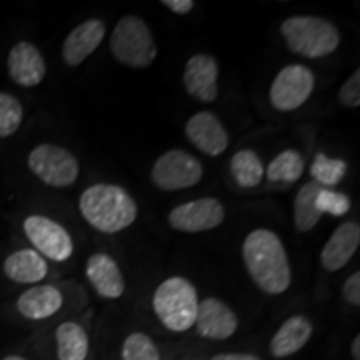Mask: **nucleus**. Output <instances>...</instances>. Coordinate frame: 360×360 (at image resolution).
I'll return each mask as SVG.
<instances>
[{"label":"nucleus","instance_id":"f257e3e1","mask_svg":"<svg viewBox=\"0 0 360 360\" xmlns=\"http://www.w3.org/2000/svg\"><path fill=\"white\" fill-rule=\"evenodd\" d=\"M242 259L252 281L269 295H281L290 287L292 269L281 237L269 229H255L242 244Z\"/></svg>","mask_w":360,"mask_h":360},{"label":"nucleus","instance_id":"f03ea898","mask_svg":"<svg viewBox=\"0 0 360 360\" xmlns=\"http://www.w3.org/2000/svg\"><path fill=\"white\" fill-rule=\"evenodd\" d=\"M79 210L90 227L102 233H117L137 220L139 209L134 197L117 184H94L79 199Z\"/></svg>","mask_w":360,"mask_h":360},{"label":"nucleus","instance_id":"7ed1b4c3","mask_svg":"<svg viewBox=\"0 0 360 360\" xmlns=\"http://www.w3.org/2000/svg\"><path fill=\"white\" fill-rule=\"evenodd\" d=\"M287 49L305 58L332 56L340 45V30L330 20L317 15H292L281 25Z\"/></svg>","mask_w":360,"mask_h":360},{"label":"nucleus","instance_id":"20e7f679","mask_svg":"<svg viewBox=\"0 0 360 360\" xmlns=\"http://www.w3.org/2000/svg\"><path fill=\"white\" fill-rule=\"evenodd\" d=\"M199 294L186 277H169L157 287L152 307L162 326L172 332H187L195 326Z\"/></svg>","mask_w":360,"mask_h":360},{"label":"nucleus","instance_id":"39448f33","mask_svg":"<svg viewBox=\"0 0 360 360\" xmlns=\"http://www.w3.org/2000/svg\"><path fill=\"white\" fill-rule=\"evenodd\" d=\"M110 52L119 64L130 69H146L157 58V44L147 22L125 15L110 35Z\"/></svg>","mask_w":360,"mask_h":360},{"label":"nucleus","instance_id":"423d86ee","mask_svg":"<svg viewBox=\"0 0 360 360\" xmlns=\"http://www.w3.org/2000/svg\"><path fill=\"white\" fill-rule=\"evenodd\" d=\"M27 165L40 182L53 188L70 187L80 174L77 157L56 143H40L32 148Z\"/></svg>","mask_w":360,"mask_h":360},{"label":"nucleus","instance_id":"0eeeda50","mask_svg":"<svg viewBox=\"0 0 360 360\" xmlns=\"http://www.w3.org/2000/svg\"><path fill=\"white\" fill-rule=\"evenodd\" d=\"M204 165L195 155L182 148H170L154 162L150 179L155 187L165 192L186 191L200 182Z\"/></svg>","mask_w":360,"mask_h":360},{"label":"nucleus","instance_id":"6e6552de","mask_svg":"<svg viewBox=\"0 0 360 360\" xmlns=\"http://www.w3.org/2000/svg\"><path fill=\"white\" fill-rule=\"evenodd\" d=\"M24 233L34 250L44 259L65 262L74 255V240L62 224L45 215L34 214L24 220Z\"/></svg>","mask_w":360,"mask_h":360},{"label":"nucleus","instance_id":"1a4fd4ad","mask_svg":"<svg viewBox=\"0 0 360 360\" xmlns=\"http://www.w3.org/2000/svg\"><path fill=\"white\" fill-rule=\"evenodd\" d=\"M315 74L304 64H290L278 72L269 90V101L278 112H292L309 101Z\"/></svg>","mask_w":360,"mask_h":360},{"label":"nucleus","instance_id":"9d476101","mask_svg":"<svg viewBox=\"0 0 360 360\" xmlns=\"http://www.w3.org/2000/svg\"><path fill=\"white\" fill-rule=\"evenodd\" d=\"M225 209L222 202L214 197H200V199L184 202L175 205L169 212V225L174 231L184 233H200L214 231L222 225Z\"/></svg>","mask_w":360,"mask_h":360},{"label":"nucleus","instance_id":"9b49d317","mask_svg":"<svg viewBox=\"0 0 360 360\" xmlns=\"http://www.w3.org/2000/svg\"><path fill=\"white\" fill-rule=\"evenodd\" d=\"M184 85L187 94L202 103L219 97V64L210 53H195L184 69Z\"/></svg>","mask_w":360,"mask_h":360},{"label":"nucleus","instance_id":"f8f14e48","mask_svg":"<svg viewBox=\"0 0 360 360\" xmlns=\"http://www.w3.org/2000/svg\"><path fill=\"white\" fill-rule=\"evenodd\" d=\"M186 135L188 142L210 157L224 154L231 143L227 129L220 122L219 117L209 110L197 112L187 120Z\"/></svg>","mask_w":360,"mask_h":360},{"label":"nucleus","instance_id":"ddd939ff","mask_svg":"<svg viewBox=\"0 0 360 360\" xmlns=\"http://www.w3.org/2000/svg\"><path fill=\"white\" fill-rule=\"evenodd\" d=\"M7 72L13 84L20 87H35L47 75V64L42 52L32 42H17L7 57Z\"/></svg>","mask_w":360,"mask_h":360},{"label":"nucleus","instance_id":"4468645a","mask_svg":"<svg viewBox=\"0 0 360 360\" xmlns=\"http://www.w3.org/2000/svg\"><path fill=\"white\" fill-rule=\"evenodd\" d=\"M197 332L210 340H227L236 334L238 319L224 300L207 297L200 300L195 319Z\"/></svg>","mask_w":360,"mask_h":360},{"label":"nucleus","instance_id":"2eb2a0df","mask_svg":"<svg viewBox=\"0 0 360 360\" xmlns=\"http://www.w3.org/2000/svg\"><path fill=\"white\" fill-rule=\"evenodd\" d=\"M85 277L103 299H120L125 292L124 274L117 260L105 252H96L85 264Z\"/></svg>","mask_w":360,"mask_h":360},{"label":"nucleus","instance_id":"dca6fc26","mask_svg":"<svg viewBox=\"0 0 360 360\" xmlns=\"http://www.w3.org/2000/svg\"><path fill=\"white\" fill-rule=\"evenodd\" d=\"M105 37V24L101 19H89L79 24L67 35L62 45V58L65 65L77 67L84 64L101 47Z\"/></svg>","mask_w":360,"mask_h":360},{"label":"nucleus","instance_id":"f3484780","mask_svg":"<svg viewBox=\"0 0 360 360\" xmlns=\"http://www.w3.org/2000/svg\"><path fill=\"white\" fill-rule=\"evenodd\" d=\"M360 245V225L354 220L342 222L323 245L321 254L322 267L328 272L344 269Z\"/></svg>","mask_w":360,"mask_h":360},{"label":"nucleus","instance_id":"a211bd4d","mask_svg":"<svg viewBox=\"0 0 360 360\" xmlns=\"http://www.w3.org/2000/svg\"><path fill=\"white\" fill-rule=\"evenodd\" d=\"M64 304L62 292L53 285H35L17 299V310L29 321H44L52 317Z\"/></svg>","mask_w":360,"mask_h":360},{"label":"nucleus","instance_id":"6ab92c4d","mask_svg":"<svg viewBox=\"0 0 360 360\" xmlns=\"http://www.w3.org/2000/svg\"><path fill=\"white\" fill-rule=\"evenodd\" d=\"M314 332L312 322L305 315H292L282 323L270 340V354L277 359L289 357L305 347Z\"/></svg>","mask_w":360,"mask_h":360},{"label":"nucleus","instance_id":"aec40b11","mask_svg":"<svg viewBox=\"0 0 360 360\" xmlns=\"http://www.w3.org/2000/svg\"><path fill=\"white\" fill-rule=\"evenodd\" d=\"M4 274L15 283L34 285L47 277L49 264L34 249H20L12 252L4 260Z\"/></svg>","mask_w":360,"mask_h":360},{"label":"nucleus","instance_id":"412c9836","mask_svg":"<svg viewBox=\"0 0 360 360\" xmlns=\"http://www.w3.org/2000/svg\"><path fill=\"white\" fill-rule=\"evenodd\" d=\"M58 360H85L89 355V335L77 322H64L56 330Z\"/></svg>","mask_w":360,"mask_h":360},{"label":"nucleus","instance_id":"4be33fe9","mask_svg":"<svg viewBox=\"0 0 360 360\" xmlns=\"http://www.w3.org/2000/svg\"><path fill=\"white\" fill-rule=\"evenodd\" d=\"M231 174L238 187L254 188L264 180L265 165L257 152L244 148L231 159Z\"/></svg>","mask_w":360,"mask_h":360},{"label":"nucleus","instance_id":"5701e85b","mask_svg":"<svg viewBox=\"0 0 360 360\" xmlns=\"http://www.w3.org/2000/svg\"><path fill=\"white\" fill-rule=\"evenodd\" d=\"M321 188L322 187L319 184L310 180V182L304 184L300 191L297 192L294 200V224L299 232L305 233L312 231L315 225L319 224V220L322 219V214L315 207V197H317Z\"/></svg>","mask_w":360,"mask_h":360},{"label":"nucleus","instance_id":"b1692460","mask_svg":"<svg viewBox=\"0 0 360 360\" xmlns=\"http://www.w3.org/2000/svg\"><path fill=\"white\" fill-rule=\"evenodd\" d=\"M305 169V160L302 154L295 148H287L278 154L276 159L265 169L270 182H289L294 184L302 177Z\"/></svg>","mask_w":360,"mask_h":360},{"label":"nucleus","instance_id":"393cba45","mask_svg":"<svg viewBox=\"0 0 360 360\" xmlns=\"http://www.w3.org/2000/svg\"><path fill=\"white\" fill-rule=\"evenodd\" d=\"M345 174H347V162L328 157L323 152H319L310 165V175H312L314 182L326 188H334L337 184L344 180Z\"/></svg>","mask_w":360,"mask_h":360},{"label":"nucleus","instance_id":"a878e982","mask_svg":"<svg viewBox=\"0 0 360 360\" xmlns=\"http://www.w3.org/2000/svg\"><path fill=\"white\" fill-rule=\"evenodd\" d=\"M24 122V107L12 94L0 92V139L11 137Z\"/></svg>","mask_w":360,"mask_h":360},{"label":"nucleus","instance_id":"bb28decb","mask_svg":"<svg viewBox=\"0 0 360 360\" xmlns=\"http://www.w3.org/2000/svg\"><path fill=\"white\" fill-rule=\"evenodd\" d=\"M122 360H160L159 347L142 332L130 334L122 344Z\"/></svg>","mask_w":360,"mask_h":360},{"label":"nucleus","instance_id":"cd10ccee","mask_svg":"<svg viewBox=\"0 0 360 360\" xmlns=\"http://www.w3.org/2000/svg\"><path fill=\"white\" fill-rule=\"evenodd\" d=\"M315 207L317 210L323 214H330L334 217H344L345 214H349L352 202L347 193L334 191V188H326L322 187L319 191L317 197H315Z\"/></svg>","mask_w":360,"mask_h":360},{"label":"nucleus","instance_id":"c85d7f7f","mask_svg":"<svg viewBox=\"0 0 360 360\" xmlns=\"http://www.w3.org/2000/svg\"><path fill=\"white\" fill-rule=\"evenodd\" d=\"M339 102L347 109L360 105V70L357 69L339 90Z\"/></svg>","mask_w":360,"mask_h":360},{"label":"nucleus","instance_id":"c756f323","mask_svg":"<svg viewBox=\"0 0 360 360\" xmlns=\"http://www.w3.org/2000/svg\"><path fill=\"white\" fill-rule=\"evenodd\" d=\"M344 297L350 305H360V274L355 272L344 283Z\"/></svg>","mask_w":360,"mask_h":360},{"label":"nucleus","instance_id":"7c9ffc66","mask_svg":"<svg viewBox=\"0 0 360 360\" xmlns=\"http://www.w3.org/2000/svg\"><path fill=\"white\" fill-rule=\"evenodd\" d=\"M162 6L167 7L170 12L177 13V15H186V13L192 11L195 4L192 0H164Z\"/></svg>","mask_w":360,"mask_h":360},{"label":"nucleus","instance_id":"2f4dec72","mask_svg":"<svg viewBox=\"0 0 360 360\" xmlns=\"http://www.w3.org/2000/svg\"><path fill=\"white\" fill-rule=\"evenodd\" d=\"M212 360H260L252 354H219Z\"/></svg>","mask_w":360,"mask_h":360},{"label":"nucleus","instance_id":"473e14b6","mask_svg":"<svg viewBox=\"0 0 360 360\" xmlns=\"http://www.w3.org/2000/svg\"><path fill=\"white\" fill-rule=\"evenodd\" d=\"M352 357L354 360H360V337L357 335L352 342Z\"/></svg>","mask_w":360,"mask_h":360},{"label":"nucleus","instance_id":"72a5a7b5","mask_svg":"<svg viewBox=\"0 0 360 360\" xmlns=\"http://www.w3.org/2000/svg\"><path fill=\"white\" fill-rule=\"evenodd\" d=\"M2 360H25V359L19 357V355H7V357H4Z\"/></svg>","mask_w":360,"mask_h":360}]
</instances>
